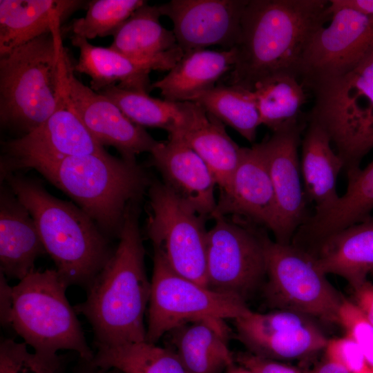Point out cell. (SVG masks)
Wrapping results in <instances>:
<instances>
[{"instance_id":"obj_1","label":"cell","mask_w":373,"mask_h":373,"mask_svg":"<svg viewBox=\"0 0 373 373\" xmlns=\"http://www.w3.org/2000/svg\"><path fill=\"white\" fill-rule=\"evenodd\" d=\"M139 203L125 214L119 243L86 289L84 301L74 305L90 323L97 349L146 341L144 315L151 294L144 265Z\"/></svg>"},{"instance_id":"obj_2","label":"cell","mask_w":373,"mask_h":373,"mask_svg":"<svg viewBox=\"0 0 373 373\" xmlns=\"http://www.w3.org/2000/svg\"><path fill=\"white\" fill-rule=\"evenodd\" d=\"M329 5V0H248L228 85L251 91L274 75H296L311 37L330 19Z\"/></svg>"},{"instance_id":"obj_3","label":"cell","mask_w":373,"mask_h":373,"mask_svg":"<svg viewBox=\"0 0 373 373\" xmlns=\"http://www.w3.org/2000/svg\"><path fill=\"white\" fill-rule=\"evenodd\" d=\"M3 179L32 217L62 280L86 290L113 254L109 238L80 207L52 195L39 182L15 173Z\"/></svg>"},{"instance_id":"obj_4","label":"cell","mask_w":373,"mask_h":373,"mask_svg":"<svg viewBox=\"0 0 373 373\" xmlns=\"http://www.w3.org/2000/svg\"><path fill=\"white\" fill-rule=\"evenodd\" d=\"M73 199L108 238L118 237L128 207L151 181L135 161L106 152L44 162L33 168Z\"/></svg>"},{"instance_id":"obj_5","label":"cell","mask_w":373,"mask_h":373,"mask_svg":"<svg viewBox=\"0 0 373 373\" xmlns=\"http://www.w3.org/2000/svg\"><path fill=\"white\" fill-rule=\"evenodd\" d=\"M70 57L60 28L0 57V119L28 133L57 110L64 96Z\"/></svg>"},{"instance_id":"obj_6","label":"cell","mask_w":373,"mask_h":373,"mask_svg":"<svg viewBox=\"0 0 373 373\" xmlns=\"http://www.w3.org/2000/svg\"><path fill=\"white\" fill-rule=\"evenodd\" d=\"M68 287L55 269L28 274L12 287L11 327L35 352L72 350L80 359L92 361L95 353L67 299Z\"/></svg>"},{"instance_id":"obj_7","label":"cell","mask_w":373,"mask_h":373,"mask_svg":"<svg viewBox=\"0 0 373 373\" xmlns=\"http://www.w3.org/2000/svg\"><path fill=\"white\" fill-rule=\"evenodd\" d=\"M309 115L329 134L346 172L373 149V52L349 71L310 86Z\"/></svg>"},{"instance_id":"obj_8","label":"cell","mask_w":373,"mask_h":373,"mask_svg":"<svg viewBox=\"0 0 373 373\" xmlns=\"http://www.w3.org/2000/svg\"><path fill=\"white\" fill-rule=\"evenodd\" d=\"M265 294L272 307L338 322L343 298L332 287L313 256L293 244L265 239Z\"/></svg>"},{"instance_id":"obj_9","label":"cell","mask_w":373,"mask_h":373,"mask_svg":"<svg viewBox=\"0 0 373 373\" xmlns=\"http://www.w3.org/2000/svg\"><path fill=\"white\" fill-rule=\"evenodd\" d=\"M250 309L243 299L214 291L176 273L154 253L146 341L155 344L175 327L196 320L236 319Z\"/></svg>"},{"instance_id":"obj_10","label":"cell","mask_w":373,"mask_h":373,"mask_svg":"<svg viewBox=\"0 0 373 373\" xmlns=\"http://www.w3.org/2000/svg\"><path fill=\"white\" fill-rule=\"evenodd\" d=\"M146 230L154 253L178 274L207 287V217L165 184L151 182Z\"/></svg>"},{"instance_id":"obj_11","label":"cell","mask_w":373,"mask_h":373,"mask_svg":"<svg viewBox=\"0 0 373 373\" xmlns=\"http://www.w3.org/2000/svg\"><path fill=\"white\" fill-rule=\"evenodd\" d=\"M213 218L207 236V287L246 300L266 276V235L243 220Z\"/></svg>"},{"instance_id":"obj_12","label":"cell","mask_w":373,"mask_h":373,"mask_svg":"<svg viewBox=\"0 0 373 373\" xmlns=\"http://www.w3.org/2000/svg\"><path fill=\"white\" fill-rule=\"evenodd\" d=\"M329 12V23L314 32L296 67L305 88L349 71L373 52L372 17L349 8Z\"/></svg>"},{"instance_id":"obj_13","label":"cell","mask_w":373,"mask_h":373,"mask_svg":"<svg viewBox=\"0 0 373 373\" xmlns=\"http://www.w3.org/2000/svg\"><path fill=\"white\" fill-rule=\"evenodd\" d=\"M106 152L84 126L64 93L57 110L41 125L4 143L1 178L19 169H32L44 162Z\"/></svg>"},{"instance_id":"obj_14","label":"cell","mask_w":373,"mask_h":373,"mask_svg":"<svg viewBox=\"0 0 373 373\" xmlns=\"http://www.w3.org/2000/svg\"><path fill=\"white\" fill-rule=\"evenodd\" d=\"M233 321L236 336L249 352L267 359L304 358L324 349L328 341L309 316L291 311L250 310Z\"/></svg>"},{"instance_id":"obj_15","label":"cell","mask_w":373,"mask_h":373,"mask_svg":"<svg viewBox=\"0 0 373 373\" xmlns=\"http://www.w3.org/2000/svg\"><path fill=\"white\" fill-rule=\"evenodd\" d=\"M74 66L70 59L65 71V93L93 137L103 146L115 148L128 160L135 161L137 155L151 153L158 141L131 121L110 99L79 81L74 75Z\"/></svg>"},{"instance_id":"obj_16","label":"cell","mask_w":373,"mask_h":373,"mask_svg":"<svg viewBox=\"0 0 373 373\" xmlns=\"http://www.w3.org/2000/svg\"><path fill=\"white\" fill-rule=\"evenodd\" d=\"M248 0H172L158 6L173 24L178 46L184 53L218 45L234 48Z\"/></svg>"},{"instance_id":"obj_17","label":"cell","mask_w":373,"mask_h":373,"mask_svg":"<svg viewBox=\"0 0 373 373\" xmlns=\"http://www.w3.org/2000/svg\"><path fill=\"white\" fill-rule=\"evenodd\" d=\"M300 123L273 132L262 141L277 209L276 241L290 244L298 229L309 218L301 184L298 146Z\"/></svg>"},{"instance_id":"obj_18","label":"cell","mask_w":373,"mask_h":373,"mask_svg":"<svg viewBox=\"0 0 373 373\" xmlns=\"http://www.w3.org/2000/svg\"><path fill=\"white\" fill-rule=\"evenodd\" d=\"M72 44L79 56L75 71L90 78V88L99 92L116 85L127 90L148 93L152 88L149 74L152 70H171L183 56L179 46L149 59H137L124 55L109 47L96 46L81 37L73 35Z\"/></svg>"},{"instance_id":"obj_19","label":"cell","mask_w":373,"mask_h":373,"mask_svg":"<svg viewBox=\"0 0 373 373\" xmlns=\"http://www.w3.org/2000/svg\"><path fill=\"white\" fill-rule=\"evenodd\" d=\"M228 214L276 231V203L262 142L243 147L230 191L218 199L212 218Z\"/></svg>"},{"instance_id":"obj_20","label":"cell","mask_w":373,"mask_h":373,"mask_svg":"<svg viewBox=\"0 0 373 373\" xmlns=\"http://www.w3.org/2000/svg\"><path fill=\"white\" fill-rule=\"evenodd\" d=\"M150 153L163 184L198 213L212 218L217 207V183L198 153L180 137L173 135L166 141H158Z\"/></svg>"},{"instance_id":"obj_21","label":"cell","mask_w":373,"mask_h":373,"mask_svg":"<svg viewBox=\"0 0 373 373\" xmlns=\"http://www.w3.org/2000/svg\"><path fill=\"white\" fill-rule=\"evenodd\" d=\"M35 222L11 189L0 194V271L19 280L35 270V262L46 254Z\"/></svg>"},{"instance_id":"obj_22","label":"cell","mask_w":373,"mask_h":373,"mask_svg":"<svg viewBox=\"0 0 373 373\" xmlns=\"http://www.w3.org/2000/svg\"><path fill=\"white\" fill-rule=\"evenodd\" d=\"M345 192L326 212L314 215L296 232L292 242L312 249L325 238L370 217L373 210V160L347 172Z\"/></svg>"},{"instance_id":"obj_23","label":"cell","mask_w":373,"mask_h":373,"mask_svg":"<svg viewBox=\"0 0 373 373\" xmlns=\"http://www.w3.org/2000/svg\"><path fill=\"white\" fill-rule=\"evenodd\" d=\"M85 1L76 0H1L0 57L60 24Z\"/></svg>"},{"instance_id":"obj_24","label":"cell","mask_w":373,"mask_h":373,"mask_svg":"<svg viewBox=\"0 0 373 373\" xmlns=\"http://www.w3.org/2000/svg\"><path fill=\"white\" fill-rule=\"evenodd\" d=\"M168 334L173 347L170 349L176 354L186 373H224L235 363L228 347L230 330L223 319L196 320Z\"/></svg>"},{"instance_id":"obj_25","label":"cell","mask_w":373,"mask_h":373,"mask_svg":"<svg viewBox=\"0 0 373 373\" xmlns=\"http://www.w3.org/2000/svg\"><path fill=\"white\" fill-rule=\"evenodd\" d=\"M308 252L326 275H338L356 287L373 270V216L325 238Z\"/></svg>"},{"instance_id":"obj_26","label":"cell","mask_w":373,"mask_h":373,"mask_svg":"<svg viewBox=\"0 0 373 373\" xmlns=\"http://www.w3.org/2000/svg\"><path fill=\"white\" fill-rule=\"evenodd\" d=\"M332 145L325 128L309 119L301 144L300 171L305 198L314 203L315 215L328 211L340 196L337 180L344 162Z\"/></svg>"},{"instance_id":"obj_27","label":"cell","mask_w":373,"mask_h":373,"mask_svg":"<svg viewBox=\"0 0 373 373\" xmlns=\"http://www.w3.org/2000/svg\"><path fill=\"white\" fill-rule=\"evenodd\" d=\"M236 50H198L184 53L163 78L151 84L164 99L173 102H195L216 86L218 80L231 70Z\"/></svg>"},{"instance_id":"obj_28","label":"cell","mask_w":373,"mask_h":373,"mask_svg":"<svg viewBox=\"0 0 373 373\" xmlns=\"http://www.w3.org/2000/svg\"><path fill=\"white\" fill-rule=\"evenodd\" d=\"M97 93L110 99L133 123L142 127L162 128L169 135H181L207 113L194 102L160 99L148 93L123 89L116 85Z\"/></svg>"},{"instance_id":"obj_29","label":"cell","mask_w":373,"mask_h":373,"mask_svg":"<svg viewBox=\"0 0 373 373\" xmlns=\"http://www.w3.org/2000/svg\"><path fill=\"white\" fill-rule=\"evenodd\" d=\"M224 124L207 113L180 137L204 160L220 188L219 198L229 194L243 147L228 135Z\"/></svg>"},{"instance_id":"obj_30","label":"cell","mask_w":373,"mask_h":373,"mask_svg":"<svg viewBox=\"0 0 373 373\" xmlns=\"http://www.w3.org/2000/svg\"><path fill=\"white\" fill-rule=\"evenodd\" d=\"M157 6L144 3L113 35L110 48L127 57L149 59L178 47L175 34L162 26Z\"/></svg>"},{"instance_id":"obj_31","label":"cell","mask_w":373,"mask_h":373,"mask_svg":"<svg viewBox=\"0 0 373 373\" xmlns=\"http://www.w3.org/2000/svg\"><path fill=\"white\" fill-rule=\"evenodd\" d=\"M251 93L261 124L273 132L300 123L306 93L295 74L282 73L271 76L256 84Z\"/></svg>"},{"instance_id":"obj_32","label":"cell","mask_w":373,"mask_h":373,"mask_svg":"<svg viewBox=\"0 0 373 373\" xmlns=\"http://www.w3.org/2000/svg\"><path fill=\"white\" fill-rule=\"evenodd\" d=\"M92 363L120 373H186L171 349L147 341L97 349Z\"/></svg>"},{"instance_id":"obj_33","label":"cell","mask_w":373,"mask_h":373,"mask_svg":"<svg viewBox=\"0 0 373 373\" xmlns=\"http://www.w3.org/2000/svg\"><path fill=\"white\" fill-rule=\"evenodd\" d=\"M194 102L224 125L236 131L249 142H254L260 115L251 91L231 85H217Z\"/></svg>"},{"instance_id":"obj_34","label":"cell","mask_w":373,"mask_h":373,"mask_svg":"<svg viewBox=\"0 0 373 373\" xmlns=\"http://www.w3.org/2000/svg\"><path fill=\"white\" fill-rule=\"evenodd\" d=\"M143 0H94L88 3L86 15L71 24L73 35L86 39L114 35Z\"/></svg>"},{"instance_id":"obj_35","label":"cell","mask_w":373,"mask_h":373,"mask_svg":"<svg viewBox=\"0 0 373 373\" xmlns=\"http://www.w3.org/2000/svg\"><path fill=\"white\" fill-rule=\"evenodd\" d=\"M64 358L30 352L24 342L6 338L0 343V373H64Z\"/></svg>"},{"instance_id":"obj_36","label":"cell","mask_w":373,"mask_h":373,"mask_svg":"<svg viewBox=\"0 0 373 373\" xmlns=\"http://www.w3.org/2000/svg\"><path fill=\"white\" fill-rule=\"evenodd\" d=\"M338 323L358 344L368 367L373 369V325L354 302L345 298L339 308Z\"/></svg>"},{"instance_id":"obj_37","label":"cell","mask_w":373,"mask_h":373,"mask_svg":"<svg viewBox=\"0 0 373 373\" xmlns=\"http://www.w3.org/2000/svg\"><path fill=\"white\" fill-rule=\"evenodd\" d=\"M324 349L327 359L340 365L350 373H361L368 367L362 350L347 335L328 340Z\"/></svg>"},{"instance_id":"obj_38","label":"cell","mask_w":373,"mask_h":373,"mask_svg":"<svg viewBox=\"0 0 373 373\" xmlns=\"http://www.w3.org/2000/svg\"><path fill=\"white\" fill-rule=\"evenodd\" d=\"M235 362L256 373H307L281 361L257 356L248 352L234 356Z\"/></svg>"},{"instance_id":"obj_39","label":"cell","mask_w":373,"mask_h":373,"mask_svg":"<svg viewBox=\"0 0 373 373\" xmlns=\"http://www.w3.org/2000/svg\"><path fill=\"white\" fill-rule=\"evenodd\" d=\"M353 289L354 303L373 325V284L366 280Z\"/></svg>"},{"instance_id":"obj_40","label":"cell","mask_w":373,"mask_h":373,"mask_svg":"<svg viewBox=\"0 0 373 373\" xmlns=\"http://www.w3.org/2000/svg\"><path fill=\"white\" fill-rule=\"evenodd\" d=\"M12 302V287L0 271V321L3 327L11 326Z\"/></svg>"},{"instance_id":"obj_41","label":"cell","mask_w":373,"mask_h":373,"mask_svg":"<svg viewBox=\"0 0 373 373\" xmlns=\"http://www.w3.org/2000/svg\"><path fill=\"white\" fill-rule=\"evenodd\" d=\"M340 8L352 9L373 18V0H329V12Z\"/></svg>"},{"instance_id":"obj_42","label":"cell","mask_w":373,"mask_h":373,"mask_svg":"<svg viewBox=\"0 0 373 373\" xmlns=\"http://www.w3.org/2000/svg\"><path fill=\"white\" fill-rule=\"evenodd\" d=\"M307 373H350L347 370L326 358L312 371Z\"/></svg>"},{"instance_id":"obj_43","label":"cell","mask_w":373,"mask_h":373,"mask_svg":"<svg viewBox=\"0 0 373 373\" xmlns=\"http://www.w3.org/2000/svg\"><path fill=\"white\" fill-rule=\"evenodd\" d=\"M75 373H112L111 370L95 365L92 361L80 359Z\"/></svg>"},{"instance_id":"obj_44","label":"cell","mask_w":373,"mask_h":373,"mask_svg":"<svg viewBox=\"0 0 373 373\" xmlns=\"http://www.w3.org/2000/svg\"><path fill=\"white\" fill-rule=\"evenodd\" d=\"M224 373H256L238 363L236 362L231 365L226 370Z\"/></svg>"},{"instance_id":"obj_45","label":"cell","mask_w":373,"mask_h":373,"mask_svg":"<svg viewBox=\"0 0 373 373\" xmlns=\"http://www.w3.org/2000/svg\"><path fill=\"white\" fill-rule=\"evenodd\" d=\"M361 373H373V369L368 367Z\"/></svg>"},{"instance_id":"obj_46","label":"cell","mask_w":373,"mask_h":373,"mask_svg":"<svg viewBox=\"0 0 373 373\" xmlns=\"http://www.w3.org/2000/svg\"><path fill=\"white\" fill-rule=\"evenodd\" d=\"M111 370L112 373H120L118 371L115 370Z\"/></svg>"}]
</instances>
